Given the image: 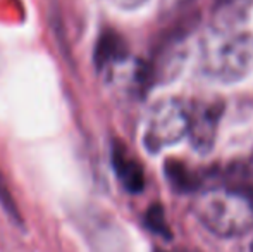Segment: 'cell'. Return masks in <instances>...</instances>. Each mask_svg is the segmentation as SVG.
Instances as JSON below:
<instances>
[{
  "instance_id": "cell-1",
  "label": "cell",
  "mask_w": 253,
  "mask_h": 252,
  "mask_svg": "<svg viewBox=\"0 0 253 252\" xmlns=\"http://www.w3.org/2000/svg\"><path fill=\"white\" fill-rule=\"evenodd\" d=\"M193 212L213 235L240 237L253 228V195L247 190H207L193 202Z\"/></svg>"
},
{
  "instance_id": "cell-2",
  "label": "cell",
  "mask_w": 253,
  "mask_h": 252,
  "mask_svg": "<svg viewBox=\"0 0 253 252\" xmlns=\"http://www.w3.org/2000/svg\"><path fill=\"white\" fill-rule=\"evenodd\" d=\"M202 67L210 78L224 83L243 80L253 69V35L227 33L209 38Z\"/></svg>"
},
{
  "instance_id": "cell-3",
  "label": "cell",
  "mask_w": 253,
  "mask_h": 252,
  "mask_svg": "<svg viewBox=\"0 0 253 252\" xmlns=\"http://www.w3.org/2000/svg\"><path fill=\"white\" fill-rule=\"evenodd\" d=\"M188 107L177 99H162L150 109L145 121L143 145L150 154L172 147L188 135Z\"/></svg>"
},
{
  "instance_id": "cell-4",
  "label": "cell",
  "mask_w": 253,
  "mask_h": 252,
  "mask_svg": "<svg viewBox=\"0 0 253 252\" xmlns=\"http://www.w3.org/2000/svg\"><path fill=\"white\" fill-rule=\"evenodd\" d=\"M224 112L222 101L197 102L193 107L188 109L190 123H188V138L191 145L200 154H209L213 149L217 137L220 116Z\"/></svg>"
},
{
  "instance_id": "cell-5",
  "label": "cell",
  "mask_w": 253,
  "mask_h": 252,
  "mask_svg": "<svg viewBox=\"0 0 253 252\" xmlns=\"http://www.w3.org/2000/svg\"><path fill=\"white\" fill-rule=\"evenodd\" d=\"M112 164L116 169L117 178L121 180L123 187L131 194H140L145 189V173L141 164L123 147L121 144L114 145Z\"/></svg>"
},
{
  "instance_id": "cell-6",
  "label": "cell",
  "mask_w": 253,
  "mask_h": 252,
  "mask_svg": "<svg viewBox=\"0 0 253 252\" xmlns=\"http://www.w3.org/2000/svg\"><path fill=\"white\" fill-rule=\"evenodd\" d=\"M127 57V45L121 35L116 31H105L98 38L97 47H95V66L98 69H105L114 64L126 61Z\"/></svg>"
},
{
  "instance_id": "cell-7",
  "label": "cell",
  "mask_w": 253,
  "mask_h": 252,
  "mask_svg": "<svg viewBox=\"0 0 253 252\" xmlns=\"http://www.w3.org/2000/svg\"><path fill=\"white\" fill-rule=\"evenodd\" d=\"M166 176L174 190L177 192H193L198 190L202 185V178L197 171L190 169V166L184 164L183 161L177 159H169L166 161Z\"/></svg>"
},
{
  "instance_id": "cell-8",
  "label": "cell",
  "mask_w": 253,
  "mask_h": 252,
  "mask_svg": "<svg viewBox=\"0 0 253 252\" xmlns=\"http://www.w3.org/2000/svg\"><path fill=\"white\" fill-rule=\"evenodd\" d=\"M145 225H147V228L155 233V235H160L167 240L172 239V233H170V228L166 219V212H164V207L160 204H152L150 207L147 209Z\"/></svg>"
},
{
  "instance_id": "cell-9",
  "label": "cell",
  "mask_w": 253,
  "mask_h": 252,
  "mask_svg": "<svg viewBox=\"0 0 253 252\" xmlns=\"http://www.w3.org/2000/svg\"><path fill=\"white\" fill-rule=\"evenodd\" d=\"M0 205H2V209L7 212V214H9V218L12 219L14 223H17L19 226H23V218H21V212H19V209H17V205H16V201L12 199L9 189H7L5 180L2 178V175H0Z\"/></svg>"
},
{
  "instance_id": "cell-10",
  "label": "cell",
  "mask_w": 253,
  "mask_h": 252,
  "mask_svg": "<svg viewBox=\"0 0 253 252\" xmlns=\"http://www.w3.org/2000/svg\"><path fill=\"white\" fill-rule=\"evenodd\" d=\"M112 2L121 7H136L138 3H141L143 0H112Z\"/></svg>"
},
{
  "instance_id": "cell-11",
  "label": "cell",
  "mask_w": 253,
  "mask_h": 252,
  "mask_svg": "<svg viewBox=\"0 0 253 252\" xmlns=\"http://www.w3.org/2000/svg\"><path fill=\"white\" fill-rule=\"evenodd\" d=\"M155 252H164V251H155Z\"/></svg>"
}]
</instances>
